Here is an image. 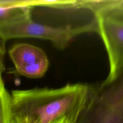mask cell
<instances>
[{"label":"cell","instance_id":"cell-10","mask_svg":"<svg viewBox=\"0 0 123 123\" xmlns=\"http://www.w3.org/2000/svg\"><path fill=\"white\" fill-rule=\"evenodd\" d=\"M52 123H70V122L67 119L63 118V119H61V120H58V121H55V122Z\"/></svg>","mask_w":123,"mask_h":123},{"label":"cell","instance_id":"cell-7","mask_svg":"<svg viewBox=\"0 0 123 123\" xmlns=\"http://www.w3.org/2000/svg\"><path fill=\"white\" fill-rule=\"evenodd\" d=\"M0 123H11L10 94L5 87L3 80L0 81Z\"/></svg>","mask_w":123,"mask_h":123},{"label":"cell","instance_id":"cell-5","mask_svg":"<svg viewBox=\"0 0 123 123\" xmlns=\"http://www.w3.org/2000/svg\"><path fill=\"white\" fill-rule=\"evenodd\" d=\"M8 55L17 72L26 78H42L48 70V56L36 46L28 43L16 44L10 48Z\"/></svg>","mask_w":123,"mask_h":123},{"label":"cell","instance_id":"cell-2","mask_svg":"<svg viewBox=\"0 0 123 123\" xmlns=\"http://www.w3.org/2000/svg\"><path fill=\"white\" fill-rule=\"evenodd\" d=\"M32 10L26 12L12 21L0 25V39L5 46L6 42L17 38L32 37L46 40L59 49L67 48L77 37L86 32L97 31L95 19L79 25H68L54 26L35 22L32 18Z\"/></svg>","mask_w":123,"mask_h":123},{"label":"cell","instance_id":"cell-1","mask_svg":"<svg viewBox=\"0 0 123 123\" xmlns=\"http://www.w3.org/2000/svg\"><path fill=\"white\" fill-rule=\"evenodd\" d=\"M90 85L67 84L58 88L14 90L10 93L11 123H73L85 105Z\"/></svg>","mask_w":123,"mask_h":123},{"label":"cell","instance_id":"cell-8","mask_svg":"<svg viewBox=\"0 0 123 123\" xmlns=\"http://www.w3.org/2000/svg\"><path fill=\"white\" fill-rule=\"evenodd\" d=\"M100 10L101 12L123 16V0L104 1Z\"/></svg>","mask_w":123,"mask_h":123},{"label":"cell","instance_id":"cell-4","mask_svg":"<svg viewBox=\"0 0 123 123\" xmlns=\"http://www.w3.org/2000/svg\"><path fill=\"white\" fill-rule=\"evenodd\" d=\"M97 31L103 42L109 63L108 76L102 84L112 81L123 69V16L107 13L94 14Z\"/></svg>","mask_w":123,"mask_h":123},{"label":"cell","instance_id":"cell-6","mask_svg":"<svg viewBox=\"0 0 123 123\" xmlns=\"http://www.w3.org/2000/svg\"><path fill=\"white\" fill-rule=\"evenodd\" d=\"M41 1L0 0V25L14 20L26 12L40 6Z\"/></svg>","mask_w":123,"mask_h":123},{"label":"cell","instance_id":"cell-3","mask_svg":"<svg viewBox=\"0 0 123 123\" xmlns=\"http://www.w3.org/2000/svg\"><path fill=\"white\" fill-rule=\"evenodd\" d=\"M73 123H123V69L111 82L91 86L85 106Z\"/></svg>","mask_w":123,"mask_h":123},{"label":"cell","instance_id":"cell-9","mask_svg":"<svg viewBox=\"0 0 123 123\" xmlns=\"http://www.w3.org/2000/svg\"><path fill=\"white\" fill-rule=\"evenodd\" d=\"M5 46L2 44H0V81L2 80V74L4 70V57Z\"/></svg>","mask_w":123,"mask_h":123}]
</instances>
